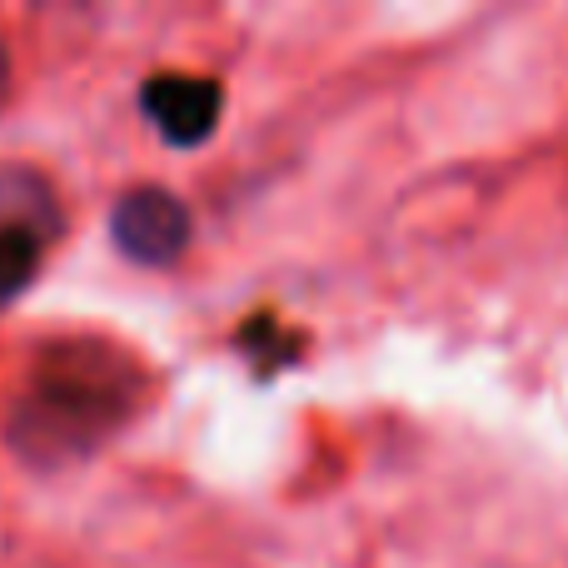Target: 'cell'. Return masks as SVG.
<instances>
[{
	"mask_svg": "<svg viewBox=\"0 0 568 568\" xmlns=\"http://www.w3.org/2000/svg\"><path fill=\"white\" fill-rule=\"evenodd\" d=\"M140 394V374L105 344H55L40 354L30 389L10 419V439L36 464H60L95 449Z\"/></svg>",
	"mask_w": 568,
	"mask_h": 568,
	"instance_id": "1",
	"label": "cell"
},
{
	"mask_svg": "<svg viewBox=\"0 0 568 568\" xmlns=\"http://www.w3.org/2000/svg\"><path fill=\"white\" fill-rule=\"evenodd\" d=\"M110 235H115L120 255H130L135 265H170L190 245V210L170 190L140 185L115 205Z\"/></svg>",
	"mask_w": 568,
	"mask_h": 568,
	"instance_id": "2",
	"label": "cell"
},
{
	"mask_svg": "<svg viewBox=\"0 0 568 568\" xmlns=\"http://www.w3.org/2000/svg\"><path fill=\"white\" fill-rule=\"evenodd\" d=\"M140 110L145 120L160 130L165 145L195 150L215 135L220 110H225V90L210 75H180V70H165V75H150L145 90H140Z\"/></svg>",
	"mask_w": 568,
	"mask_h": 568,
	"instance_id": "3",
	"label": "cell"
},
{
	"mask_svg": "<svg viewBox=\"0 0 568 568\" xmlns=\"http://www.w3.org/2000/svg\"><path fill=\"white\" fill-rule=\"evenodd\" d=\"M0 225L10 230H26L36 240H50L60 230V205H55V190L36 175V170H0Z\"/></svg>",
	"mask_w": 568,
	"mask_h": 568,
	"instance_id": "4",
	"label": "cell"
},
{
	"mask_svg": "<svg viewBox=\"0 0 568 568\" xmlns=\"http://www.w3.org/2000/svg\"><path fill=\"white\" fill-rule=\"evenodd\" d=\"M36 260H40L36 235L0 225V300H10V294L26 290V280L36 275Z\"/></svg>",
	"mask_w": 568,
	"mask_h": 568,
	"instance_id": "5",
	"label": "cell"
},
{
	"mask_svg": "<svg viewBox=\"0 0 568 568\" xmlns=\"http://www.w3.org/2000/svg\"><path fill=\"white\" fill-rule=\"evenodd\" d=\"M10 95V50H6V36H0V105Z\"/></svg>",
	"mask_w": 568,
	"mask_h": 568,
	"instance_id": "6",
	"label": "cell"
}]
</instances>
